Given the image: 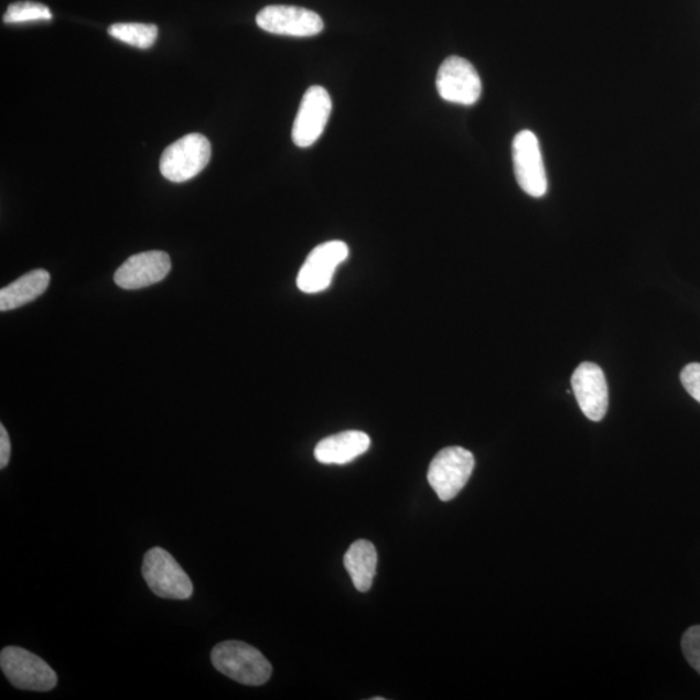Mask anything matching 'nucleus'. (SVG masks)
<instances>
[{"instance_id":"nucleus-1","label":"nucleus","mask_w":700,"mask_h":700,"mask_svg":"<svg viewBox=\"0 0 700 700\" xmlns=\"http://www.w3.org/2000/svg\"><path fill=\"white\" fill-rule=\"evenodd\" d=\"M213 666L218 672L248 687H261L270 680L272 667L267 658L240 640H225L213 648Z\"/></svg>"},{"instance_id":"nucleus-2","label":"nucleus","mask_w":700,"mask_h":700,"mask_svg":"<svg viewBox=\"0 0 700 700\" xmlns=\"http://www.w3.org/2000/svg\"><path fill=\"white\" fill-rule=\"evenodd\" d=\"M142 574L151 592L164 600L186 601L194 594L193 581L179 562L162 548L146 552Z\"/></svg>"},{"instance_id":"nucleus-3","label":"nucleus","mask_w":700,"mask_h":700,"mask_svg":"<svg viewBox=\"0 0 700 700\" xmlns=\"http://www.w3.org/2000/svg\"><path fill=\"white\" fill-rule=\"evenodd\" d=\"M211 157L212 146L208 138L193 132L168 147L160 159V172L168 181L186 182L204 171Z\"/></svg>"},{"instance_id":"nucleus-4","label":"nucleus","mask_w":700,"mask_h":700,"mask_svg":"<svg viewBox=\"0 0 700 700\" xmlns=\"http://www.w3.org/2000/svg\"><path fill=\"white\" fill-rule=\"evenodd\" d=\"M474 469L473 453L461 446H449L434 456L427 478L439 498L448 503L459 496Z\"/></svg>"},{"instance_id":"nucleus-5","label":"nucleus","mask_w":700,"mask_h":700,"mask_svg":"<svg viewBox=\"0 0 700 700\" xmlns=\"http://www.w3.org/2000/svg\"><path fill=\"white\" fill-rule=\"evenodd\" d=\"M0 667L14 688L50 691L57 685V675L46 661L25 648L9 646L0 654Z\"/></svg>"},{"instance_id":"nucleus-6","label":"nucleus","mask_w":700,"mask_h":700,"mask_svg":"<svg viewBox=\"0 0 700 700\" xmlns=\"http://www.w3.org/2000/svg\"><path fill=\"white\" fill-rule=\"evenodd\" d=\"M514 172L519 186L532 197L548 193V176L545 169L540 140L535 132L523 130L513 142Z\"/></svg>"},{"instance_id":"nucleus-7","label":"nucleus","mask_w":700,"mask_h":700,"mask_svg":"<svg viewBox=\"0 0 700 700\" xmlns=\"http://www.w3.org/2000/svg\"><path fill=\"white\" fill-rule=\"evenodd\" d=\"M437 87L441 99L461 106H474L483 91L482 79L474 65L460 56L448 57L441 64Z\"/></svg>"},{"instance_id":"nucleus-8","label":"nucleus","mask_w":700,"mask_h":700,"mask_svg":"<svg viewBox=\"0 0 700 700\" xmlns=\"http://www.w3.org/2000/svg\"><path fill=\"white\" fill-rule=\"evenodd\" d=\"M348 256L349 247L342 240H331L316 246L299 271V290L304 293L327 290L336 269L348 259Z\"/></svg>"},{"instance_id":"nucleus-9","label":"nucleus","mask_w":700,"mask_h":700,"mask_svg":"<svg viewBox=\"0 0 700 700\" xmlns=\"http://www.w3.org/2000/svg\"><path fill=\"white\" fill-rule=\"evenodd\" d=\"M331 110H333V100L326 88L309 87L302 97L297 120L293 122V143L300 149L313 146L326 129Z\"/></svg>"},{"instance_id":"nucleus-10","label":"nucleus","mask_w":700,"mask_h":700,"mask_svg":"<svg viewBox=\"0 0 700 700\" xmlns=\"http://www.w3.org/2000/svg\"><path fill=\"white\" fill-rule=\"evenodd\" d=\"M257 25L262 31L278 35L313 36L323 31L319 13L294 6H268L257 14Z\"/></svg>"},{"instance_id":"nucleus-11","label":"nucleus","mask_w":700,"mask_h":700,"mask_svg":"<svg viewBox=\"0 0 700 700\" xmlns=\"http://www.w3.org/2000/svg\"><path fill=\"white\" fill-rule=\"evenodd\" d=\"M172 269L171 257L162 250L131 256L115 274V282L122 290H140L164 280Z\"/></svg>"},{"instance_id":"nucleus-12","label":"nucleus","mask_w":700,"mask_h":700,"mask_svg":"<svg viewBox=\"0 0 700 700\" xmlns=\"http://www.w3.org/2000/svg\"><path fill=\"white\" fill-rule=\"evenodd\" d=\"M572 389L588 419L600 422L609 409V387L600 366L581 364L572 375Z\"/></svg>"},{"instance_id":"nucleus-13","label":"nucleus","mask_w":700,"mask_h":700,"mask_svg":"<svg viewBox=\"0 0 700 700\" xmlns=\"http://www.w3.org/2000/svg\"><path fill=\"white\" fill-rule=\"evenodd\" d=\"M371 439L360 431H345L323 439L314 449L315 460L323 464H346L370 449Z\"/></svg>"},{"instance_id":"nucleus-14","label":"nucleus","mask_w":700,"mask_h":700,"mask_svg":"<svg viewBox=\"0 0 700 700\" xmlns=\"http://www.w3.org/2000/svg\"><path fill=\"white\" fill-rule=\"evenodd\" d=\"M50 272L36 269L0 290V311L10 312L29 304L49 289Z\"/></svg>"},{"instance_id":"nucleus-15","label":"nucleus","mask_w":700,"mask_h":700,"mask_svg":"<svg viewBox=\"0 0 700 700\" xmlns=\"http://www.w3.org/2000/svg\"><path fill=\"white\" fill-rule=\"evenodd\" d=\"M344 566L358 592L370 591L377 574L378 552L367 540H357L344 556Z\"/></svg>"},{"instance_id":"nucleus-16","label":"nucleus","mask_w":700,"mask_h":700,"mask_svg":"<svg viewBox=\"0 0 700 700\" xmlns=\"http://www.w3.org/2000/svg\"><path fill=\"white\" fill-rule=\"evenodd\" d=\"M108 33L115 40L130 44L138 49H150L158 40L159 29L152 24H137V22H127V24H114L109 26Z\"/></svg>"},{"instance_id":"nucleus-17","label":"nucleus","mask_w":700,"mask_h":700,"mask_svg":"<svg viewBox=\"0 0 700 700\" xmlns=\"http://www.w3.org/2000/svg\"><path fill=\"white\" fill-rule=\"evenodd\" d=\"M53 19L49 7L35 2H18L9 7L4 13L6 24H21V22L49 21Z\"/></svg>"},{"instance_id":"nucleus-18","label":"nucleus","mask_w":700,"mask_h":700,"mask_svg":"<svg viewBox=\"0 0 700 700\" xmlns=\"http://www.w3.org/2000/svg\"><path fill=\"white\" fill-rule=\"evenodd\" d=\"M681 646L685 658L700 675V625L691 626L685 632Z\"/></svg>"},{"instance_id":"nucleus-19","label":"nucleus","mask_w":700,"mask_h":700,"mask_svg":"<svg viewBox=\"0 0 700 700\" xmlns=\"http://www.w3.org/2000/svg\"><path fill=\"white\" fill-rule=\"evenodd\" d=\"M681 381L692 399L700 403V364H690L681 373Z\"/></svg>"},{"instance_id":"nucleus-20","label":"nucleus","mask_w":700,"mask_h":700,"mask_svg":"<svg viewBox=\"0 0 700 700\" xmlns=\"http://www.w3.org/2000/svg\"><path fill=\"white\" fill-rule=\"evenodd\" d=\"M11 459V441L6 427L0 426V469L9 466Z\"/></svg>"}]
</instances>
